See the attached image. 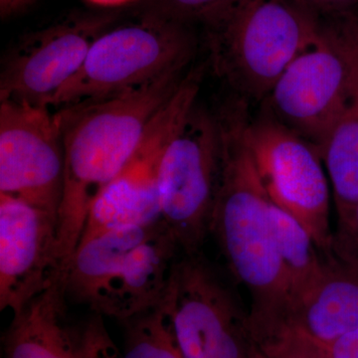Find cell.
Returning <instances> with one entry per match:
<instances>
[{"mask_svg":"<svg viewBox=\"0 0 358 358\" xmlns=\"http://www.w3.org/2000/svg\"><path fill=\"white\" fill-rule=\"evenodd\" d=\"M245 115V105L238 102L218 115L222 171L210 235L231 274L248 293L250 324L260 345L284 329L291 298L273 234L271 201L242 136Z\"/></svg>","mask_w":358,"mask_h":358,"instance_id":"6da1fadb","label":"cell"},{"mask_svg":"<svg viewBox=\"0 0 358 358\" xmlns=\"http://www.w3.org/2000/svg\"><path fill=\"white\" fill-rule=\"evenodd\" d=\"M189 70L169 73L114 98L55 110L65 154L57 228L63 272L79 245L92 206L128 164L152 117Z\"/></svg>","mask_w":358,"mask_h":358,"instance_id":"7a4b0ae2","label":"cell"},{"mask_svg":"<svg viewBox=\"0 0 358 358\" xmlns=\"http://www.w3.org/2000/svg\"><path fill=\"white\" fill-rule=\"evenodd\" d=\"M320 22L294 0H235L202 25L209 65L239 100L265 101Z\"/></svg>","mask_w":358,"mask_h":358,"instance_id":"3957f363","label":"cell"},{"mask_svg":"<svg viewBox=\"0 0 358 358\" xmlns=\"http://www.w3.org/2000/svg\"><path fill=\"white\" fill-rule=\"evenodd\" d=\"M192 26L148 9L117 21L96 39L82 67L49 107L59 110L100 102L189 69L197 50Z\"/></svg>","mask_w":358,"mask_h":358,"instance_id":"277c9868","label":"cell"},{"mask_svg":"<svg viewBox=\"0 0 358 358\" xmlns=\"http://www.w3.org/2000/svg\"><path fill=\"white\" fill-rule=\"evenodd\" d=\"M357 79L358 20L350 13L320 17L315 39L265 99L268 115L317 150Z\"/></svg>","mask_w":358,"mask_h":358,"instance_id":"5b68a950","label":"cell"},{"mask_svg":"<svg viewBox=\"0 0 358 358\" xmlns=\"http://www.w3.org/2000/svg\"><path fill=\"white\" fill-rule=\"evenodd\" d=\"M182 358H256L249 312L202 252L179 254L164 301Z\"/></svg>","mask_w":358,"mask_h":358,"instance_id":"8992f818","label":"cell"},{"mask_svg":"<svg viewBox=\"0 0 358 358\" xmlns=\"http://www.w3.org/2000/svg\"><path fill=\"white\" fill-rule=\"evenodd\" d=\"M222 159L218 115L195 103L167 145L159 171L162 221L180 253L201 252L210 235Z\"/></svg>","mask_w":358,"mask_h":358,"instance_id":"52a82bcc","label":"cell"},{"mask_svg":"<svg viewBox=\"0 0 358 358\" xmlns=\"http://www.w3.org/2000/svg\"><path fill=\"white\" fill-rule=\"evenodd\" d=\"M242 136L270 201L310 232L320 253L329 252L331 192L319 150L268 115L255 121L245 115Z\"/></svg>","mask_w":358,"mask_h":358,"instance_id":"ba28073f","label":"cell"},{"mask_svg":"<svg viewBox=\"0 0 358 358\" xmlns=\"http://www.w3.org/2000/svg\"><path fill=\"white\" fill-rule=\"evenodd\" d=\"M203 68H192L148 124L128 164L101 193L89 212L79 244L126 225L162 221L159 179L162 157L186 115L196 103Z\"/></svg>","mask_w":358,"mask_h":358,"instance_id":"9c48e42d","label":"cell"},{"mask_svg":"<svg viewBox=\"0 0 358 358\" xmlns=\"http://www.w3.org/2000/svg\"><path fill=\"white\" fill-rule=\"evenodd\" d=\"M117 21V11L71 14L26 33L3 56L0 101L49 107L82 67L96 39Z\"/></svg>","mask_w":358,"mask_h":358,"instance_id":"30bf717a","label":"cell"},{"mask_svg":"<svg viewBox=\"0 0 358 358\" xmlns=\"http://www.w3.org/2000/svg\"><path fill=\"white\" fill-rule=\"evenodd\" d=\"M65 154L55 110L0 101V194L23 200L58 219Z\"/></svg>","mask_w":358,"mask_h":358,"instance_id":"8fae6325","label":"cell"},{"mask_svg":"<svg viewBox=\"0 0 358 358\" xmlns=\"http://www.w3.org/2000/svg\"><path fill=\"white\" fill-rule=\"evenodd\" d=\"M58 219L0 194V310L20 312L61 275Z\"/></svg>","mask_w":358,"mask_h":358,"instance_id":"7c38bea8","label":"cell"},{"mask_svg":"<svg viewBox=\"0 0 358 358\" xmlns=\"http://www.w3.org/2000/svg\"><path fill=\"white\" fill-rule=\"evenodd\" d=\"M180 250L162 221L124 257L89 306L100 315L124 322L164 301Z\"/></svg>","mask_w":358,"mask_h":358,"instance_id":"4fadbf2b","label":"cell"},{"mask_svg":"<svg viewBox=\"0 0 358 358\" xmlns=\"http://www.w3.org/2000/svg\"><path fill=\"white\" fill-rule=\"evenodd\" d=\"M315 284L292 306L285 329L322 346L358 329V255L334 241Z\"/></svg>","mask_w":358,"mask_h":358,"instance_id":"5bb4252c","label":"cell"},{"mask_svg":"<svg viewBox=\"0 0 358 358\" xmlns=\"http://www.w3.org/2000/svg\"><path fill=\"white\" fill-rule=\"evenodd\" d=\"M64 275L30 301L3 336V358H77V331L66 320Z\"/></svg>","mask_w":358,"mask_h":358,"instance_id":"9a60e30c","label":"cell"},{"mask_svg":"<svg viewBox=\"0 0 358 358\" xmlns=\"http://www.w3.org/2000/svg\"><path fill=\"white\" fill-rule=\"evenodd\" d=\"M331 181L338 231L345 230L358 203V79L329 124L319 148Z\"/></svg>","mask_w":358,"mask_h":358,"instance_id":"2e32d148","label":"cell"},{"mask_svg":"<svg viewBox=\"0 0 358 358\" xmlns=\"http://www.w3.org/2000/svg\"><path fill=\"white\" fill-rule=\"evenodd\" d=\"M159 222L121 226L78 245L64 273L67 298L91 305L115 266L147 240Z\"/></svg>","mask_w":358,"mask_h":358,"instance_id":"e0dca14e","label":"cell"},{"mask_svg":"<svg viewBox=\"0 0 358 358\" xmlns=\"http://www.w3.org/2000/svg\"><path fill=\"white\" fill-rule=\"evenodd\" d=\"M270 218L275 245L288 281L291 310L292 306L319 278L322 268V255L310 232L288 212L272 202Z\"/></svg>","mask_w":358,"mask_h":358,"instance_id":"ac0fdd59","label":"cell"},{"mask_svg":"<svg viewBox=\"0 0 358 358\" xmlns=\"http://www.w3.org/2000/svg\"><path fill=\"white\" fill-rule=\"evenodd\" d=\"M122 358H182L164 303L122 322Z\"/></svg>","mask_w":358,"mask_h":358,"instance_id":"d6986e66","label":"cell"},{"mask_svg":"<svg viewBox=\"0 0 358 358\" xmlns=\"http://www.w3.org/2000/svg\"><path fill=\"white\" fill-rule=\"evenodd\" d=\"M235 0H145V9L186 24L203 25Z\"/></svg>","mask_w":358,"mask_h":358,"instance_id":"ffe728a7","label":"cell"},{"mask_svg":"<svg viewBox=\"0 0 358 358\" xmlns=\"http://www.w3.org/2000/svg\"><path fill=\"white\" fill-rule=\"evenodd\" d=\"M257 358H327L322 345L293 329H285L259 345Z\"/></svg>","mask_w":358,"mask_h":358,"instance_id":"44dd1931","label":"cell"},{"mask_svg":"<svg viewBox=\"0 0 358 358\" xmlns=\"http://www.w3.org/2000/svg\"><path fill=\"white\" fill-rule=\"evenodd\" d=\"M77 358H122L102 319L94 315L77 331Z\"/></svg>","mask_w":358,"mask_h":358,"instance_id":"7402d4cb","label":"cell"},{"mask_svg":"<svg viewBox=\"0 0 358 358\" xmlns=\"http://www.w3.org/2000/svg\"><path fill=\"white\" fill-rule=\"evenodd\" d=\"M294 1L306 10L320 17L350 13L352 8L358 4V0H294Z\"/></svg>","mask_w":358,"mask_h":358,"instance_id":"603a6c76","label":"cell"},{"mask_svg":"<svg viewBox=\"0 0 358 358\" xmlns=\"http://www.w3.org/2000/svg\"><path fill=\"white\" fill-rule=\"evenodd\" d=\"M327 358H358V329L324 346Z\"/></svg>","mask_w":358,"mask_h":358,"instance_id":"cb8c5ba5","label":"cell"},{"mask_svg":"<svg viewBox=\"0 0 358 358\" xmlns=\"http://www.w3.org/2000/svg\"><path fill=\"white\" fill-rule=\"evenodd\" d=\"M334 240L336 243L352 250L358 255V203L353 212L350 225L345 230L334 233Z\"/></svg>","mask_w":358,"mask_h":358,"instance_id":"d4e9b609","label":"cell"},{"mask_svg":"<svg viewBox=\"0 0 358 358\" xmlns=\"http://www.w3.org/2000/svg\"><path fill=\"white\" fill-rule=\"evenodd\" d=\"M86 1L103 8H117V7L128 6L136 0H86Z\"/></svg>","mask_w":358,"mask_h":358,"instance_id":"484cf974","label":"cell"},{"mask_svg":"<svg viewBox=\"0 0 358 358\" xmlns=\"http://www.w3.org/2000/svg\"><path fill=\"white\" fill-rule=\"evenodd\" d=\"M36 1H37V0H36Z\"/></svg>","mask_w":358,"mask_h":358,"instance_id":"4316f807","label":"cell"}]
</instances>
